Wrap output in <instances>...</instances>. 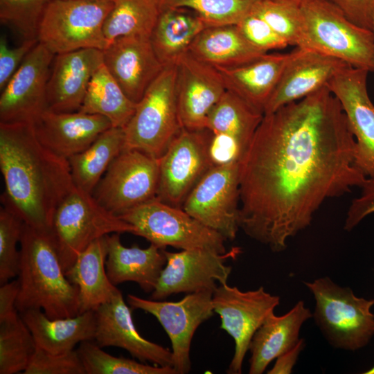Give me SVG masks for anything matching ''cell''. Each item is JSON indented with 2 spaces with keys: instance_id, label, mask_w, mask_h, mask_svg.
Wrapping results in <instances>:
<instances>
[{
  "instance_id": "cell-1",
  "label": "cell",
  "mask_w": 374,
  "mask_h": 374,
  "mask_svg": "<svg viewBox=\"0 0 374 374\" xmlns=\"http://www.w3.org/2000/svg\"><path fill=\"white\" fill-rule=\"evenodd\" d=\"M356 141L326 86L264 114L241 161L239 226L274 252L328 199L362 187Z\"/></svg>"
},
{
  "instance_id": "cell-2",
  "label": "cell",
  "mask_w": 374,
  "mask_h": 374,
  "mask_svg": "<svg viewBox=\"0 0 374 374\" xmlns=\"http://www.w3.org/2000/svg\"><path fill=\"white\" fill-rule=\"evenodd\" d=\"M1 201L25 224L51 231L57 206L74 185L68 160L45 147L31 123H0Z\"/></svg>"
},
{
  "instance_id": "cell-3",
  "label": "cell",
  "mask_w": 374,
  "mask_h": 374,
  "mask_svg": "<svg viewBox=\"0 0 374 374\" xmlns=\"http://www.w3.org/2000/svg\"><path fill=\"white\" fill-rule=\"evenodd\" d=\"M19 244L18 312L39 309L51 319L79 314L78 287L65 275L51 231L24 223Z\"/></svg>"
},
{
  "instance_id": "cell-4",
  "label": "cell",
  "mask_w": 374,
  "mask_h": 374,
  "mask_svg": "<svg viewBox=\"0 0 374 374\" xmlns=\"http://www.w3.org/2000/svg\"><path fill=\"white\" fill-rule=\"evenodd\" d=\"M302 23L296 47L339 59L352 67L374 72V35L348 20L328 0L301 5Z\"/></svg>"
},
{
  "instance_id": "cell-5",
  "label": "cell",
  "mask_w": 374,
  "mask_h": 374,
  "mask_svg": "<svg viewBox=\"0 0 374 374\" xmlns=\"http://www.w3.org/2000/svg\"><path fill=\"white\" fill-rule=\"evenodd\" d=\"M303 283L314 298L312 317L332 346L354 351L369 342L374 335V299L358 297L328 276Z\"/></svg>"
},
{
  "instance_id": "cell-6",
  "label": "cell",
  "mask_w": 374,
  "mask_h": 374,
  "mask_svg": "<svg viewBox=\"0 0 374 374\" xmlns=\"http://www.w3.org/2000/svg\"><path fill=\"white\" fill-rule=\"evenodd\" d=\"M114 233L134 234L135 228L74 184L57 206L51 227L64 273L91 242Z\"/></svg>"
},
{
  "instance_id": "cell-7",
  "label": "cell",
  "mask_w": 374,
  "mask_h": 374,
  "mask_svg": "<svg viewBox=\"0 0 374 374\" xmlns=\"http://www.w3.org/2000/svg\"><path fill=\"white\" fill-rule=\"evenodd\" d=\"M176 65L165 67L136 103L124 129L125 148L159 159L182 129L175 92Z\"/></svg>"
},
{
  "instance_id": "cell-8",
  "label": "cell",
  "mask_w": 374,
  "mask_h": 374,
  "mask_svg": "<svg viewBox=\"0 0 374 374\" xmlns=\"http://www.w3.org/2000/svg\"><path fill=\"white\" fill-rule=\"evenodd\" d=\"M110 0H51L39 24L37 39L55 55L82 48L105 50L103 24Z\"/></svg>"
},
{
  "instance_id": "cell-9",
  "label": "cell",
  "mask_w": 374,
  "mask_h": 374,
  "mask_svg": "<svg viewBox=\"0 0 374 374\" xmlns=\"http://www.w3.org/2000/svg\"><path fill=\"white\" fill-rule=\"evenodd\" d=\"M119 217L135 228L134 235L166 249H203L226 253V239L183 208L163 203L157 198L137 206Z\"/></svg>"
},
{
  "instance_id": "cell-10",
  "label": "cell",
  "mask_w": 374,
  "mask_h": 374,
  "mask_svg": "<svg viewBox=\"0 0 374 374\" xmlns=\"http://www.w3.org/2000/svg\"><path fill=\"white\" fill-rule=\"evenodd\" d=\"M211 132L182 128L159 159L156 198L181 208L192 190L215 166L210 151Z\"/></svg>"
},
{
  "instance_id": "cell-11",
  "label": "cell",
  "mask_w": 374,
  "mask_h": 374,
  "mask_svg": "<svg viewBox=\"0 0 374 374\" xmlns=\"http://www.w3.org/2000/svg\"><path fill=\"white\" fill-rule=\"evenodd\" d=\"M239 161L213 166L186 199L182 208L206 227L233 240L240 229Z\"/></svg>"
},
{
  "instance_id": "cell-12",
  "label": "cell",
  "mask_w": 374,
  "mask_h": 374,
  "mask_svg": "<svg viewBox=\"0 0 374 374\" xmlns=\"http://www.w3.org/2000/svg\"><path fill=\"white\" fill-rule=\"evenodd\" d=\"M158 184L159 159L124 149L111 163L92 195L105 209L119 216L156 198Z\"/></svg>"
},
{
  "instance_id": "cell-13",
  "label": "cell",
  "mask_w": 374,
  "mask_h": 374,
  "mask_svg": "<svg viewBox=\"0 0 374 374\" xmlns=\"http://www.w3.org/2000/svg\"><path fill=\"white\" fill-rule=\"evenodd\" d=\"M212 303L214 312L220 317V328L235 342L227 373L240 374L253 335L279 305L280 298L266 292L263 287L243 292L225 283L213 290Z\"/></svg>"
},
{
  "instance_id": "cell-14",
  "label": "cell",
  "mask_w": 374,
  "mask_h": 374,
  "mask_svg": "<svg viewBox=\"0 0 374 374\" xmlns=\"http://www.w3.org/2000/svg\"><path fill=\"white\" fill-rule=\"evenodd\" d=\"M213 291L186 294L177 302L149 300L128 294L127 301L133 309L153 315L161 323L172 344L173 368L177 374L188 373L191 368L190 350L197 328L214 312Z\"/></svg>"
},
{
  "instance_id": "cell-15",
  "label": "cell",
  "mask_w": 374,
  "mask_h": 374,
  "mask_svg": "<svg viewBox=\"0 0 374 374\" xmlns=\"http://www.w3.org/2000/svg\"><path fill=\"white\" fill-rule=\"evenodd\" d=\"M166 264L163 269L151 299L162 300L181 292L189 294L213 290L227 283L232 267L225 265L239 253L238 248L219 253L203 249H184L170 252L163 249Z\"/></svg>"
},
{
  "instance_id": "cell-16",
  "label": "cell",
  "mask_w": 374,
  "mask_h": 374,
  "mask_svg": "<svg viewBox=\"0 0 374 374\" xmlns=\"http://www.w3.org/2000/svg\"><path fill=\"white\" fill-rule=\"evenodd\" d=\"M55 54L39 42L1 90L0 123H33L48 109L46 88Z\"/></svg>"
},
{
  "instance_id": "cell-17",
  "label": "cell",
  "mask_w": 374,
  "mask_h": 374,
  "mask_svg": "<svg viewBox=\"0 0 374 374\" xmlns=\"http://www.w3.org/2000/svg\"><path fill=\"white\" fill-rule=\"evenodd\" d=\"M368 73L348 66L327 87L339 100L355 137L357 167L366 177H374V105L368 92Z\"/></svg>"
},
{
  "instance_id": "cell-18",
  "label": "cell",
  "mask_w": 374,
  "mask_h": 374,
  "mask_svg": "<svg viewBox=\"0 0 374 374\" xmlns=\"http://www.w3.org/2000/svg\"><path fill=\"white\" fill-rule=\"evenodd\" d=\"M226 91L216 68L184 53L176 64L175 92L182 128L206 129L208 115Z\"/></svg>"
},
{
  "instance_id": "cell-19",
  "label": "cell",
  "mask_w": 374,
  "mask_h": 374,
  "mask_svg": "<svg viewBox=\"0 0 374 374\" xmlns=\"http://www.w3.org/2000/svg\"><path fill=\"white\" fill-rule=\"evenodd\" d=\"M103 52L104 65L136 104L165 68L149 37H121L109 44Z\"/></svg>"
},
{
  "instance_id": "cell-20",
  "label": "cell",
  "mask_w": 374,
  "mask_h": 374,
  "mask_svg": "<svg viewBox=\"0 0 374 374\" xmlns=\"http://www.w3.org/2000/svg\"><path fill=\"white\" fill-rule=\"evenodd\" d=\"M344 61L319 52L297 47L291 52L278 84L264 109V114L299 100L326 86L341 69Z\"/></svg>"
},
{
  "instance_id": "cell-21",
  "label": "cell",
  "mask_w": 374,
  "mask_h": 374,
  "mask_svg": "<svg viewBox=\"0 0 374 374\" xmlns=\"http://www.w3.org/2000/svg\"><path fill=\"white\" fill-rule=\"evenodd\" d=\"M94 312V341L100 347H119L141 362L173 367L172 351L139 334L132 319V310L125 303L121 292Z\"/></svg>"
},
{
  "instance_id": "cell-22",
  "label": "cell",
  "mask_w": 374,
  "mask_h": 374,
  "mask_svg": "<svg viewBox=\"0 0 374 374\" xmlns=\"http://www.w3.org/2000/svg\"><path fill=\"white\" fill-rule=\"evenodd\" d=\"M103 64V52L82 48L55 55L46 88L48 109L59 113L79 111L89 84Z\"/></svg>"
},
{
  "instance_id": "cell-23",
  "label": "cell",
  "mask_w": 374,
  "mask_h": 374,
  "mask_svg": "<svg viewBox=\"0 0 374 374\" xmlns=\"http://www.w3.org/2000/svg\"><path fill=\"white\" fill-rule=\"evenodd\" d=\"M39 141L55 154L68 159L87 149L112 127L103 116L81 112L46 110L32 123Z\"/></svg>"
},
{
  "instance_id": "cell-24",
  "label": "cell",
  "mask_w": 374,
  "mask_h": 374,
  "mask_svg": "<svg viewBox=\"0 0 374 374\" xmlns=\"http://www.w3.org/2000/svg\"><path fill=\"white\" fill-rule=\"evenodd\" d=\"M106 271L112 283L116 286L134 282L144 292L152 293L166 264L164 249L152 243L145 249L136 244L125 247L118 233L106 235Z\"/></svg>"
},
{
  "instance_id": "cell-25",
  "label": "cell",
  "mask_w": 374,
  "mask_h": 374,
  "mask_svg": "<svg viewBox=\"0 0 374 374\" xmlns=\"http://www.w3.org/2000/svg\"><path fill=\"white\" fill-rule=\"evenodd\" d=\"M311 317L312 313L303 301L283 315L271 312L251 340L249 373H262L273 360L294 347L301 339L303 324Z\"/></svg>"
},
{
  "instance_id": "cell-26",
  "label": "cell",
  "mask_w": 374,
  "mask_h": 374,
  "mask_svg": "<svg viewBox=\"0 0 374 374\" xmlns=\"http://www.w3.org/2000/svg\"><path fill=\"white\" fill-rule=\"evenodd\" d=\"M287 53H265L238 67L217 69L226 89L264 114L265 107L274 91L290 57Z\"/></svg>"
},
{
  "instance_id": "cell-27",
  "label": "cell",
  "mask_w": 374,
  "mask_h": 374,
  "mask_svg": "<svg viewBox=\"0 0 374 374\" xmlns=\"http://www.w3.org/2000/svg\"><path fill=\"white\" fill-rule=\"evenodd\" d=\"M106 235L91 242L78 256L65 275L78 287L79 314L96 311L121 291L109 280L106 271Z\"/></svg>"
},
{
  "instance_id": "cell-28",
  "label": "cell",
  "mask_w": 374,
  "mask_h": 374,
  "mask_svg": "<svg viewBox=\"0 0 374 374\" xmlns=\"http://www.w3.org/2000/svg\"><path fill=\"white\" fill-rule=\"evenodd\" d=\"M31 332L37 346L55 354L74 350L78 343L94 341V311H87L73 317L49 319L39 309L19 313Z\"/></svg>"
},
{
  "instance_id": "cell-29",
  "label": "cell",
  "mask_w": 374,
  "mask_h": 374,
  "mask_svg": "<svg viewBox=\"0 0 374 374\" xmlns=\"http://www.w3.org/2000/svg\"><path fill=\"white\" fill-rule=\"evenodd\" d=\"M188 52L216 69L238 67L267 53L253 46L236 24L206 27Z\"/></svg>"
},
{
  "instance_id": "cell-30",
  "label": "cell",
  "mask_w": 374,
  "mask_h": 374,
  "mask_svg": "<svg viewBox=\"0 0 374 374\" xmlns=\"http://www.w3.org/2000/svg\"><path fill=\"white\" fill-rule=\"evenodd\" d=\"M207 26L193 10L162 8L150 35L153 48L164 67L176 65L197 36Z\"/></svg>"
},
{
  "instance_id": "cell-31",
  "label": "cell",
  "mask_w": 374,
  "mask_h": 374,
  "mask_svg": "<svg viewBox=\"0 0 374 374\" xmlns=\"http://www.w3.org/2000/svg\"><path fill=\"white\" fill-rule=\"evenodd\" d=\"M264 114L226 91L209 112L206 129L235 142L246 153Z\"/></svg>"
},
{
  "instance_id": "cell-32",
  "label": "cell",
  "mask_w": 374,
  "mask_h": 374,
  "mask_svg": "<svg viewBox=\"0 0 374 374\" xmlns=\"http://www.w3.org/2000/svg\"><path fill=\"white\" fill-rule=\"evenodd\" d=\"M124 129L112 127L87 149L69 158L73 184L92 194L113 160L124 150Z\"/></svg>"
},
{
  "instance_id": "cell-33",
  "label": "cell",
  "mask_w": 374,
  "mask_h": 374,
  "mask_svg": "<svg viewBox=\"0 0 374 374\" xmlns=\"http://www.w3.org/2000/svg\"><path fill=\"white\" fill-rule=\"evenodd\" d=\"M136 107L103 64L89 84L79 112L103 116L112 127L124 128Z\"/></svg>"
},
{
  "instance_id": "cell-34",
  "label": "cell",
  "mask_w": 374,
  "mask_h": 374,
  "mask_svg": "<svg viewBox=\"0 0 374 374\" xmlns=\"http://www.w3.org/2000/svg\"><path fill=\"white\" fill-rule=\"evenodd\" d=\"M161 10V0H114L103 24L108 44L121 37H150Z\"/></svg>"
},
{
  "instance_id": "cell-35",
  "label": "cell",
  "mask_w": 374,
  "mask_h": 374,
  "mask_svg": "<svg viewBox=\"0 0 374 374\" xmlns=\"http://www.w3.org/2000/svg\"><path fill=\"white\" fill-rule=\"evenodd\" d=\"M18 311L0 318V374L26 369L36 343Z\"/></svg>"
},
{
  "instance_id": "cell-36",
  "label": "cell",
  "mask_w": 374,
  "mask_h": 374,
  "mask_svg": "<svg viewBox=\"0 0 374 374\" xmlns=\"http://www.w3.org/2000/svg\"><path fill=\"white\" fill-rule=\"evenodd\" d=\"M93 341L80 343L77 351L86 374H177L172 366H151L112 356Z\"/></svg>"
},
{
  "instance_id": "cell-37",
  "label": "cell",
  "mask_w": 374,
  "mask_h": 374,
  "mask_svg": "<svg viewBox=\"0 0 374 374\" xmlns=\"http://www.w3.org/2000/svg\"><path fill=\"white\" fill-rule=\"evenodd\" d=\"M260 0H161V9L185 8L196 12L207 27L238 24Z\"/></svg>"
},
{
  "instance_id": "cell-38",
  "label": "cell",
  "mask_w": 374,
  "mask_h": 374,
  "mask_svg": "<svg viewBox=\"0 0 374 374\" xmlns=\"http://www.w3.org/2000/svg\"><path fill=\"white\" fill-rule=\"evenodd\" d=\"M0 208V284L3 285L18 274L20 243L24 222L6 204Z\"/></svg>"
},
{
  "instance_id": "cell-39",
  "label": "cell",
  "mask_w": 374,
  "mask_h": 374,
  "mask_svg": "<svg viewBox=\"0 0 374 374\" xmlns=\"http://www.w3.org/2000/svg\"><path fill=\"white\" fill-rule=\"evenodd\" d=\"M251 12L265 20L289 45L298 46L302 23L301 6L277 0H260Z\"/></svg>"
},
{
  "instance_id": "cell-40",
  "label": "cell",
  "mask_w": 374,
  "mask_h": 374,
  "mask_svg": "<svg viewBox=\"0 0 374 374\" xmlns=\"http://www.w3.org/2000/svg\"><path fill=\"white\" fill-rule=\"evenodd\" d=\"M51 1L0 0L1 22L14 29L24 40L37 39L39 24Z\"/></svg>"
},
{
  "instance_id": "cell-41",
  "label": "cell",
  "mask_w": 374,
  "mask_h": 374,
  "mask_svg": "<svg viewBox=\"0 0 374 374\" xmlns=\"http://www.w3.org/2000/svg\"><path fill=\"white\" fill-rule=\"evenodd\" d=\"M23 373L86 374V371L77 350L55 354L37 346Z\"/></svg>"
},
{
  "instance_id": "cell-42",
  "label": "cell",
  "mask_w": 374,
  "mask_h": 374,
  "mask_svg": "<svg viewBox=\"0 0 374 374\" xmlns=\"http://www.w3.org/2000/svg\"><path fill=\"white\" fill-rule=\"evenodd\" d=\"M236 25L245 38L264 53L283 49L289 46L265 20L253 12Z\"/></svg>"
},
{
  "instance_id": "cell-43",
  "label": "cell",
  "mask_w": 374,
  "mask_h": 374,
  "mask_svg": "<svg viewBox=\"0 0 374 374\" xmlns=\"http://www.w3.org/2000/svg\"><path fill=\"white\" fill-rule=\"evenodd\" d=\"M37 39H24L17 47H10L5 37L0 38V89L6 85L20 64L38 43Z\"/></svg>"
},
{
  "instance_id": "cell-44",
  "label": "cell",
  "mask_w": 374,
  "mask_h": 374,
  "mask_svg": "<svg viewBox=\"0 0 374 374\" xmlns=\"http://www.w3.org/2000/svg\"><path fill=\"white\" fill-rule=\"evenodd\" d=\"M361 188V195L351 202L346 214L344 229L348 231L374 213V177H367Z\"/></svg>"
},
{
  "instance_id": "cell-45",
  "label": "cell",
  "mask_w": 374,
  "mask_h": 374,
  "mask_svg": "<svg viewBox=\"0 0 374 374\" xmlns=\"http://www.w3.org/2000/svg\"><path fill=\"white\" fill-rule=\"evenodd\" d=\"M355 25L372 30L374 0H328Z\"/></svg>"
},
{
  "instance_id": "cell-46",
  "label": "cell",
  "mask_w": 374,
  "mask_h": 374,
  "mask_svg": "<svg viewBox=\"0 0 374 374\" xmlns=\"http://www.w3.org/2000/svg\"><path fill=\"white\" fill-rule=\"evenodd\" d=\"M305 346V340L300 339L296 345L290 350L280 355L276 359L273 367L267 372L268 374H290L298 359L300 353Z\"/></svg>"
},
{
  "instance_id": "cell-47",
  "label": "cell",
  "mask_w": 374,
  "mask_h": 374,
  "mask_svg": "<svg viewBox=\"0 0 374 374\" xmlns=\"http://www.w3.org/2000/svg\"><path fill=\"white\" fill-rule=\"evenodd\" d=\"M19 282L15 280L0 287V318L18 311L16 302L19 293Z\"/></svg>"
},
{
  "instance_id": "cell-48",
  "label": "cell",
  "mask_w": 374,
  "mask_h": 374,
  "mask_svg": "<svg viewBox=\"0 0 374 374\" xmlns=\"http://www.w3.org/2000/svg\"><path fill=\"white\" fill-rule=\"evenodd\" d=\"M277 1L292 3H294V4L301 6V5H302L303 3H305L306 1H308L309 0H277Z\"/></svg>"
},
{
  "instance_id": "cell-49",
  "label": "cell",
  "mask_w": 374,
  "mask_h": 374,
  "mask_svg": "<svg viewBox=\"0 0 374 374\" xmlns=\"http://www.w3.org/2000/svg\"><path fill=\"white\" fill-rule=\"evenodd\" d=\"M365 374H374V366L368 371L364 372Z\"/></svg>"
},
{
  "instance_id": "cell-50",
  "label": "cell",
  "mask_w": 374,
  "mask_h": 374,
  "mask_svg": "<svg viewBox=\"0 0 374 374\" xmlns=\"http://www.w3.org/2000/svg\"><path fill=\"white\" fill-rule=\"evenodd\" d=\"M372 31H373V35H374V23H373V25Z\"/></svg>"
},
{
  "instance_id": "cell-51",
  "label": "cell",
  "mask_w": 374,
  "mask_h": 374,
  "mask_svg": "<svg viewBox=\"0 0 374 374\" xmlns=\"http://www.w3.org/2000/svg\"><path fill=\"white\" fill-rule=\"evenodd\" d=\"M110 1H114V0H110Z\"/></svg>"
}]
</instances>
